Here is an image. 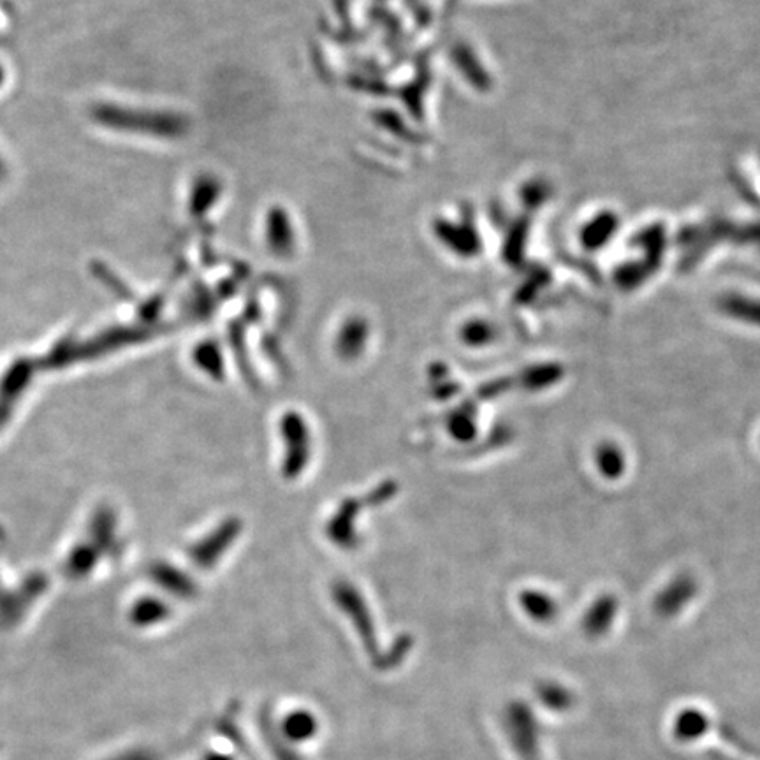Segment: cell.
<instances>
[{"instance_id":"obj_1","label":"cell","mask_w":760,"mask_h":760,"mask_svg":"<svg viewBox=\"0 0 760 760\" xmlns=\"http://www.w3.org/2000/svg\"><path fill=\"white\" fill-rule=\"evenodd\" d=\"M278 432L285 449L282 474L285 479L293 481L305 472L308 461L312 458V432L308 428L307 419L296 410H287L280 417Z\"/></svg>"},{"instance_id":"obj_2","label":"cell","mask_w":760,"mask_h":760,"mask_svg":"<svg viewBox=\"0 0 760 760\" xmlns=\"http://www.w3.org/2000/svg\"><path fill=\"white\" fill-rule=\"evenodd\" d=\"M331 597L335 600L337 607L342 609V613L351 618L352 625L358 630L366 650L373 657L377 651V637H375L372 614L366 607L363 595L349 581H337L331 588Z\"/></svg>"},{"instance_id":"obj_3","label":"cell","mask_w":760,"mask_h":760,"mask_svg":"<svg viewBox=\"0 0 760 760\" xmlns=\"http://www.w3.org/2000/svg\"><path fill=\"white\" fill-rule=\"evenodd\" d=\"M365 498H345L342 504L338 505L335 514L329 518L326 525V535L329 541L333 542L338 548L351 551L358 544V530H356V519L361 509L365 507Z\"/></svg>"},{"instance_id":"obj_4","label":"cell","mask_w":760,"mask_h":760,"mask_svg":"<svg viewBox=\"0 0 760 760\" xmlns=\"http://www.w3.org/2000/svg\"><path fill=\"white\" fill-rule=\"evenodd\" d=\"M240 532H242V521L236 518L226 519L220 527L215 528L213 534L208 535L206 539L199 542L196 548L192 549V560L199 567L210 569L238 539Z\"/></svg>"},{"instance_id":"obj_5","label":"cell","mask_w":760,"mask_h":760,"mask_svg":"<svg viewBox=\"0 0 760 760\" xmlns=\"http://www.w3.org/2000/svg\"><path fill=\"white\" fill-rule=\"evenodd\" d=\"M370 338V324L363 317H349L335 340V352L342 361H356L363 356Z\"/></svg>"},{"instance_id":"obj_6","label":"cell","mask_w":760,"mask_h":760,"mask_svg":"<svg viewBox=\"0 0 760 760\" xmlns=\"http://www.w3.org/2000/svg\"><path fill=\"white\" fill-rule=\"evenodd\" d=\"M475 416H477V409L474 407V403H463L460 407H456L453 412H449V416L446 419V428L449 435L458 442H472L477 437V423H475Z\"/></svg>"},{"instance_id":"obj_7","label":"cell","mask_w":760,"mask_h":760,"mask_svg":"<svg viewBox=\"0 0 760 760\" xmlns=\"http://www.w3.org/2000/svg\"><path fill=\"white\" fill-rule=\"evenodd\" d=\"M562 375L563 370L558 365H534L519 375V384L527 391H541L556 384Z\"/></svg>"},{"instance_id":"obj_8","label":"cell","mask_w":760,"mask_h":760,"mask_svg":"<svg viewBox=\"0 0 760 760\" xmlns=\"http://www.w3.org/2000/svg\"><path fill=\"white\" fill-rule=\"evenodd\" d=\"M519 604L537 622H548L556 613L555 600L539 590H525L519 595Z\"/></svg>"},{"instance_id":"obj_9","label":"cell","mask_w":760,"mask_h":760,"mask_svg":"<svg viewBox=\"0 0 760 760\" xmlns=\"http://www.w3.org/2000/svg\"><path fill=\"white\" fill-rule=\"evenodd\" d=\"M495 337H497L495 326L484 319H470L460 329L461 344L474 347V349L490 345Z\"/></svg>"},{"instance_id":"obj_10","label":"cell","mask_w":760,"mask_h":760,"mask_svg":"<svg viewBox=\"0 0 760 760\" xmlns=\"http://www.w3.org/2000/svg\"><path fill=\"white\" fill-rule=\"evenodd\" d=\"M194 359H196L199 368L205 370L208 375H212L215 379L224 377V358H222L219 345L215 342H205V344L199 345L194 352Z\"/></svg>"},{"instance_id":"obj_11","label":"cell","mask_w":760,"mask_h":760,"mask_svg":"<svg viewBox=\"0 0 760 760\" xmlns=\"http://www.w3.org/2000/svg\"><path fill=\"white\" fill-rule=\"evenodd\" d=\"M284 731L291 739L307 741V739L314 738L315 732H317V722H315L312 713L298 711V713H293L291 717L287 718Z\"/></svg>"},{"instance_id":"obj_12","label":"cell","mask_w":760,"mask_h":760,"mask_svg":"<svg viewBox=\"0 0 760 760\" xmlns=\"http://www.w3.org/2000/svg\"><path fill=\"white\" fill-rule=\"evenodd\" d=\"M396 491H398V484L393 481H384L379 484L375 490L370 491L365 497L366 505H373V507H379V505L386 504L388 500L395 497Z\"/></svg>"},{"instance_id":"obj_13","label":"cell","mask_w":760,"mask_h":760,"mask_svg":"<svg viewBox=\"0 0 760 760\" xmlns=\"http://www.w3.org/2000/svg\"><path fill=\"white\" fill-rule=\"evenodd\" d=\"M599 465L602 470H604V474L609 475H616L620 470L618 468L614 467L613 460H618V458H622V454L618 453L614 447H600L599 451Z\"/></svg>"},{"instance_id":"obj_14","label":"cell","mask_w":760,"mask_h":760,"mask_svg":"<svg viewBox=\"0 0 760 760\" xmlns=\"http://www.w3.org/2000/svg\"><path fill=\"white\" fill-rule=\"evenodd\" d=\"M509 384L511 382H504V380H495V382H490V384H484L483 388H481V398L491 400V398L500 395L504 389L509 388Z\"/></svg>"}]
</instances>
